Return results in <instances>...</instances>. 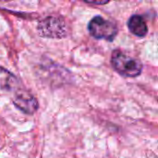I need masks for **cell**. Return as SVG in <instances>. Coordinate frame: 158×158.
I'll return each instance as SVG.
<instances>
[{
	"label": "cell",
	"mask_w": 158,
	"mask_h": 158,
	"mask_svg": "<svg viewBox=\"0 0 158 158\" xmlns=\"http://www.w3.org/2000/svg\"><path fill=\"white\" fill-rule=\"evenodd\" d=\"M88 30L94 38L99 40L113 41L118 34L117 25L101 16H95L90 20Z\"/></svg>",
	"instance_id": "cell-3"
},
{
	"label": "cell",
	"mask_w": 158,
	"mask_h": 158,
	"mask_svg": "<svg viewBox=\"0 0 158 158\" xmlns=\"http://www.w3.org/2000/svg\"><path fill=\"white\" fill-rule=\"evenodd\" d=\"M88 4H96V5H103V4H106L107 2H87Z\"/></svg>",
	"instance_id": "cell-7"
},
{
	"label": "cell",
	"mask_w": 158,
	"mask_h": 158,
	"mask_svg": "<svg viewBox=\"0 0 158 158\" xmlns=\"http://www.w3.org/2000/svg\"><path fill=\"white\" fill-rule=\"evenodd\" d=\"M19 85L18 78L9 70L0 66V90L14 91Z\"/></svg>",
	"instance_id": "cell-5"
},
{
	"label": "cell",
	"mask_w": 158,
	"mask_h": 158,
	"mask_svg": "<svg viewBox=\"0 0 158 158\" xmlns=\"http://www.w3.org/2000/svg\"><path fill=\"white\" fill-rule=\"evenodd\" d=\"M111 64L118 73L128 78H135L143 71V64L139 59L118 49L112 53Z\"/></svg>",
	"instance_id": "cell-1"
},
{
	"label": "cell",
	"mask_w": 158,
	"mask_h": 158,
	"mask_svg": "<svg viewBox=\"0 0 158 158\" xmlns=\"http://www.w3.org/2000/svg\"><path fill=\"white\" fill-rule=\"evenodd\" d=\"M130 31L138 37H144L148 32V27L141 15H132L128 20Z\"/></svg>",
	"instance_id": "cell-6"
},
{
	"label": "cell",
	"mask_w": 158,
	"mask_h": 158,
	"mask_svg": "<svg viewBox=\"0 0 158 158\" xmlns=\"http://www.w3.org/2000/svg\"><path fill=\"white\" fill-rule=\"evenodd\" d=\"M37 32L43 38L61 39L67 36L68 28L62 18L48 16L38 23Z\"/></svg>",
	"instance_id": "cell-2"
},
{
	"label": "cell",
	"mask_w": 158,
	"mask_h": 158,
	"mask_svg": "<svg viewBox=\"0 0 158 158\" xmlns=\"http://www.w3.org/2000/svg\"><path fill=\"white\" fill-rule=\"evenodd\" d=\"M13 104L17 108L28 115L34 114L39 108L37 99L31 94L21 90L15 94Z\"/></svg>",
	"instance_id": "cell-4"
}]
</instances>
